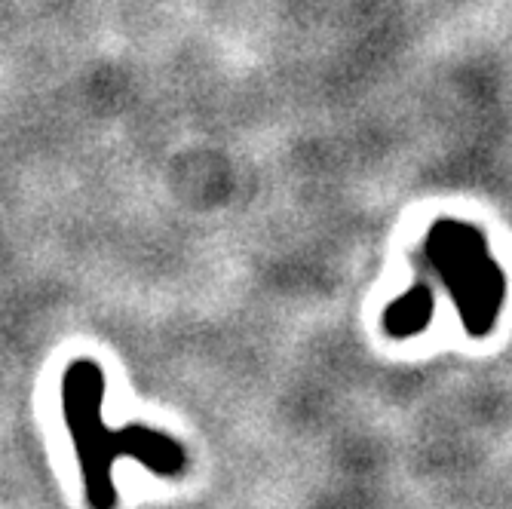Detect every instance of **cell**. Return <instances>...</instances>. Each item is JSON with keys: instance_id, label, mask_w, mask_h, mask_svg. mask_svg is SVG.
Segmentation results:
<instances>
[{"instance_id": "cell-1", "label": "cell", "mask_w": 512, "mask_h": 509, "mask_svg": "<svg viewBox=\"0 0 512 509\" xmlns=\"http://www.w3.org/2000/svg\"><path fill=\"white\" fill-rule=\"evenodd\" d=\"M102 399L105 372L99 368V362H71L62 378V414L77 448L83 491L92 509H114L117 488L111 479V467L120 457L138 460L145 470L163 479H178L188 470V451H184L178 439L145 424L111 430L102 418Z\"/></svg>"}, {"instance_id": "cell-2", "label": "cell", "mask_w": 512, "mask_h": 509, "mask_svg": "<svg viewBox=\"0 0 512 509\" xmlns=\"http://www.w3.org/2000/svg\"><path fill=\"white\" fill-rule=\"evenodd\" d=\"M430 319V295L427 292H411L408 298H402L399 304L390 307L387 313V332L396 338H408L417 335Z\"/></svg>"}]
</instances>
